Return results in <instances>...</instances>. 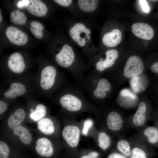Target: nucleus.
<instances>
[{"label": "nucleus", "mask_w": 158, "mask_h": 158, "mask_svg": "<svg viewBox=\"0 0 158 158\" xmlns=\"http://www.w3.org/2000/svg\"><path fill=\"white\" fill-rule=\"evenodd\" d=\"M131 151L129 158H152L154 153L148 144L138 133L129 140Z\"/></svg>", "instance_id": "obj_1"}, {"label": "nucleus", "mask_w": 158, "mask_h": 158, "mask_svg": "<svg viewBox=\"0 0 158 158\" xmlns=\"http://www.w3.org/2000/svg\"><path fill=\"white\" fill-rule=\"evenodd\" d=\"M147 110L146 104L144 102H141L135 114L128 121L129 126L138 131L146 126L148 121Z\"/></svg>", "instance_id": "obj_2"}, {"label": "nucleus", "mask_w": 158, "mask_h": 158, "mask_svg": "<svg viewBox=\"0 0 158 158\" xmlns=\"http://www.w3.org/2000/svg\"><path fill=\"white\" fill-rule=\"evenodd\" d=\"M144 66L141 59L137 56L130 57L128 59L123 70V75L127 78H130L141 74Z\"/></svg>", "instance_id": "obj_3"}, {"label": "nucleus", "mask_w": 158, "mask_h": 158, "mask_svg": "<svg viewBox=\"0 0 158 158\" xmlns=\"http://www.w3.org/2000/svg\"><path fill=\"white\" fill-rule=\"evenodd\" d=\"M90 29L80 23H76L69 30L70 35L72 39L80 47L85 45L86 39L90 38Z\"/></svg>", "instance_id": "obj_4"}, {"label": "nucleus", "mask_w": 158, "mask_h": 158, "mask_svg": "<svg viewBox=\"0 0 158 158\" xmlns=\"http://www.w3.org/2000/svg\"><path fill=\"white\" fill-rule=\"evenodd\" d=\"M107 125L108 129L115 132L122 133L127 126H129L128 121H125L118 113L112 111L107 115Z\"/></svg>", "instance_id": "obj_5"}, {"label": "nucleus", "mask_w": 158, "mask_h": 158, "mask_svg": "<svg viewBox=\"0 0 158 158\" xmlns=\"http://www.w3.org/2000/svg\"><path fill=\"white\" fill-rule=\"evenodd\" d=\"M56 61L60 66L66 68L73 63L75 59V54L72 47L66 44L62 47L60 51L55 56Z\"/></svg>", "instance_id": "obj_6"}, {"label": "nucleus", "mask_w": 158, "mask_h": 158, "mask_svg": "<svg viewBox=\"0 0 158 158\" xmlns=\"http://www.w3.org/2000/svg\"><path fill=\"white\" fill-rule=\"evenodd\" d=\"M131 29L135 36L144 40H150L154 36V31L152 28L146 23H135L132 25Z\"/></svg>", "instance_id": "obj_7"}, {"label": "nucleus", "mask_w": 158, "mask_h": 158, "mask_svg": "<svg viewBox=\"0 0 158 158\" xmlns=\"http://www.w3.org/2000/svg\"><path fill=\"white\" fill-rule=\"evenodd\" d=\"M56 73V71L53 66H49L42 70L40 82V86L44 90H47L54 85Z\"/></svg>", "instance_id": "obj_8"}, {"label": "nucleus", "mask_w": 158, "mask_h": 158, "mask_svg": "<svg viewBox=\"0 0 158 158\" xmlns=\"http://www.w3.org/2000/svg\"><path fill=\"white\" fill-rule=\"evenodd\" d=\"M6 34L8 40L12 43L18 46L24 45L27 42V35L18 28L13 26L8 27Z\"/></svg>", "instance_id": "obj_9"}, {"label": "nucleus", "mask_w": 158, "mask_h": 158, "mask_svg": "<svg viewBox=\"0 0 158 158\" xmlns=\"http://www.w3.org/2000/svg\"><path fill=\"white\" fill-rule=\"evenodd\" d=\"M80 130L77 126L68 125L63 128L62 135L68 145L71 147L78 145L80 137Z\"/></svg>", "instance_id": "obj_10"}, {"label": "nucleus", "mask_w": 158, "mask_h": 158, "mask_svg": "<svg viewBox=\"0 0 158 158\" xmlns=\"http://www.w3.org/2000/svg\"><path fill=\"white\" fill-rule=\"evenodd\" d=\"M61 105L67 110L76 111L80 110L82 106L80 100L75 96L67 94L63 96L60 99Z\"/></svg>", "instance_id": "obj_11"}, {"label": "nucleus", "mask_w": 158, "mask_h": 158, "mask_svg": "<svg viewBox=\"0 0 158 158\" xmlns=\"http://www.w3.org/2000/svg\"><path fill=\"white\" fill-rule=\"evenodd\" d=\"M138 132L140 136L150 146L158 143V131L156 127L146 126Z\"/></svg>", "instance_id": "obj_12"}, {"label": "nucleus", "mask_w": 158, "mask_h": 158, "mask_svg": "<svg viewBox=\"0 0 158 158\" xmlns=\"http://www.w3.org/2000/svg\"><path fill=\"white\" fill-rule=\"evenodd\" d=\"M106 58L97 62L96 65V69L103 71L105 69L112 66L118 57V52L115 49H109L106 52Z\"/></svg>", "instance_id": "obj_13"}, {"label": "nucleus", "mask_w": 158, "mask_h": 158, "mask_svg": "<svg viewBox=\"0 0 158 158\" xmlns=\"http://www.w3.org/2000/svg\"><path fill=\"white\" fill-rule=\"evenodd\" d=\"M8 65L10 70L16 73H22L25 68L23 57L18 52L13 53L11 55L8 59Z\"/></svg>", "instance_id": "obj_14"}, {"label": "nucleus", "mask_w": 158, "mask_h": 158, "mask_svg": "<svg viewBox=\"0 0 158 158\" xmlns=\"http://www.w3.org/2000/svg\"><path fill=\"white\" fill-rule=\"evenodd\" d=\"M25 6L30 13L37 17L44 16L47 12V6L41 0H29L28 3Z\"/></svg>", "instance_id": "obj_15"}, {"label": "nucleus", "mask_w": 158, "mask_h": 158, "mask_svg": "<svg viewBox=\"0 0 158 158\" xmlns=\"http://www.w3.org/2000/svg\"><path fill=\"white\" fill-rule=\"evenodd\" d=\"M35 150L40 156L46 157H51L53 154L54 150L50 140L45 138H39L36 142Z\"/></svg>", "instance_id": "obj_16"}, {"label": "nucleus", "mask_w": 158, "mask_h": 158, "mask_svg": "<svg viewBox=\"0 0 158 158\" xmlns=\"http://www.w3.org/2000/svg\"><path fill=\"white\" fill-rule=\"evenodd\" d=\"M122 38V33L118 29H115L110 32L105 33L103 36L102 42L106 46L109 47H114L120 42Z\"/></svg>", "instance_id": "obj_17"}, {"label": "nucleus", "mask_w": 158, "mask_h": 158, "mask_svg": "<svg viewBox=\"0 0 158 158\" xmlns=\"http://www.w3.org/2000/svg\"><path fill=\"white\" fill-rule=\"evenodd\" d=\"M111 89V85L109 81L106 79L102 78L99 81L93 95L97 98L103 99L106 96L105 92L110 91Z\"/></svg>", "instance_id": "obj_18"}, {"label": "nucleus", "mask_w": 158, "mask_h": 158, "mask_svg": "<svg viewBox=\"0 0 158 158\" xmlns=\"http://www.w3.org/2000/svg\"><path fill=\"white\" fill-rule=\"evenodd\" d=\"M26 91L24 85L20 83L12 84L4 93L6 97L12 99L23 95Z\"/></svg>", "instance_id": "obj_19"}, {"label": "nucleus", "mask_w": 158, "mask_h": 158, "mask_svg": "<svg viewBox=\"0 0 158 158\" xmlns=\"http://www.w3.org/2000/svg\"><path fill=\"white\" fill-rule=\"evenodd\" d=\"M25 115V111L23 109H17L8 118V123L9 128L13 129L20 125L24 120Z\"/></svg>", "instance_id": "obj_20"}, {"label": "nucleus", "mask_w": 158, "mask_h": 158, "mask_svg": "<svg viewBox=\"0 0 158 158\" xmlns=\"http://www.w3.org/2000/svg\"><path fill=\"white\" fill-rule=\"evenodd\" d=\"M13 134L19 137L20 140L25 144H30L32 140L31 133L26 127L19 125L13 129Z\"/></svg>", "instance_id": "obj_21"}, {"label": "nucleus", "mask_w": 158, "mask_h": 158, "mask_svg": "<svg viewBox=\"0 0 158 158\" xmlns=\"http://www.w3.org/2000/svg\"><path fill=\"white\" fill-rule=\"evenodd\" d=\"M38 129L43 133L50 135L54 131L52 121L49 118H44L39 120L37 123Z\"/></svg>", "instance_id": "obj_22"}, {"label": "nucleus", "mask_w": 158, "mask_h": 158, "mask_svg": "<svg viewBox=\"0 0 158 158\" xmlns=\"http://www.w3.org/2000/svg\"><path fill=\"white\" fill-rule=\"evenodd\" d=\"M118 152L129 158L131 151V145L129 140L121 137L117 141L116 145Z\"/></svg>", "instance_id": "obj_23"}, {"label": "nucleus", "mask_w": 158, "mask_h": 158, "mask_svg": "<svg viewBox=\"0 0 158 158\" xmlns=\"http://www.w3.org/2000/svg\"><path fill=\"white\" fill-rule=\"evenodd\" d=\"M78 2L81 10L85 12H91L96 8L98 1L96 0H79Z\"/></svg>", "instance_id": "obj_24"}, {"label": "nucleus", "mask_w": 158, "mask_h": 158, "mask_svg": "<svg viewBox=\"0 0 158 158\" xmlns=\"http://www.w3.org/2000/svg\"><path fill=\"white\" fill-rule=\"evenodd\" d=\"M10 21L16 25H24L27 20L24 13L19 10L12 11L10 16Z\"/></svg>", "instance_id": "obj_25"}, {"label": "nucleus", "mask_w": 158, "mask_h": 158, "mask_svg": "<svg viewBox=\"0 0 158 158\" xmlns=\"http://www.w3.org/2000/svg\"><path fill=\"white\" fill-rule=\"evenodd\" d=\"M98 146L102 150H105L109 147L111 143L110 136L106 132H100L98 135Z\"/></svg>", "instance_id": "obj_26"}, {"label": "nucleus", "mask_w": 158, "mask_h": 158, "mask_svg": "<svg viewBox=\"0 0 158 158\" xmlns=\"http://www.w3.org/2000/svg\"><path fill=\"white\" fill-rule=\"evenodd\" d=\"M46 114L45 106L42 104H40L37 105L35 110L31 112L30 117L32 120L37 121L42 118Z\"/></svg>", "instance_id": "obj_27"}, {"label": "nucleus", "mask_w": 158, "mask_h": 158, "mask_svg": "<svg viewBox=\"0 0 158 158\" xmlns=\"http://www.w3.org/2000/svg\"><path fill=\"white\" fill-rule=\"evenodd\" d=\"M9 153L8 145L5 142H0V158H8Z\"/></svg>", "instance_id": "obj_28"}, {"label": "nucleus", "mask_w": 158, "mask_h": 158, "mask_svg": "<svg viewBox=\"0 0 158 158\" xmlns=\"http://www.w3.org/2000/svg\"><path fill=\"white\" fill-rule=\"evenodd\" d=\"M93 124V121L90 119H87L84 121L82 130V133L83 135H87L89 129L92 126Z\"/></svg>", "instance_id": "obj_29"}, {"label": "nucleus", "mask_w": 158, "mask_h": 158, "mask_svg": "<svg viewBox=\"0 0 158 158\" xmlns=\"http://www.w3.org/2000/svg\"><path fill=\"white\" fill-rule=\"evenodd\" d=\"M107 158H128L118 151H114L109 154Z\"/></svg>", "instance_id": "obj_30"}, {"label": "nucleus", "mask_w": 158, "mask_h": 158, "mask_svg": "<svg viewBox=\"0 0 158 158\" xmlns=\"http://www.w3.org/2000/svg\"><path fill=\"white\" fill-rule=\"evenodd\" d=\"M30 30L31 33L37 39H41L43 36L42 31L36 30L33 28L30 27Z\"/></svg>", "instance_id": "obj_31"}, {"label": "nucleus", "mask_w": 158, "mask_h": 158, "mask_svg": "<svg viewBox=\"0 0 158 158\" xmlns=\"http://www.w3.org/2000/svg\"><path fill=\"white\" fill-rule=\"evenodd\" d=\"M99 154L95 151L90 152L87 154L82 156L80 158H98Z\"/></svg>", "instance_id": "obj_32"}, {"label": "nucleus", "mask_w": 158, "mask_h": 158, "mask_svg": "<svg viewBox=\"0 0 158 158\" xmlns=\"http://www.w3.org/2000/svg\"><path fill=\"white\" fill-rule=\"evenodd\" d=\"M30 25L31 27L37 30L42 31L44 29V27L42 24L36 20H33L32 21Z\"/></svg>", "instance_id": "obj_33"}, {"label": "nucleus", "mask_w": 158, "mask_h": 158, "mask_svg": "<svg viewBox=\"0 0 158 158\" xmlns=\"http://www.w3.org/2000/svg\"><path fill=\"white\" fill-rule=\"evenodd\" d=\"M139 1L142 11L145 13H148L149 11L150 8L147 1L144 0H140Z\"/></svg>", "instance_id": "obj_34"}, {"label": "nucleus", "mask_w": 158, "mask_h": 158, "mask_svg": "<svg viewBox=\"0 0 158 158\" xmlns=\"http://www.w3.org/2000/svg\"><path fill=\"white\" fill-rule=\"evenodd\" d=\"M54 1L60 5L63 6H68L72 2L71 0H54Z\"/></svg>", "instance_id": "obj_35"}, {"label": "nucleus", "mask_w": 158, "mask_h": 158, "mask_svg": "<svg viewBox=\"0 0 158 158\" xmlns=\"http://www.w3.org/2000/svg\"><path fill=\"white\" fill-rule=\"evenodd\" d=\"M7 104L3 101H0V114H1L4 112L7 109L8 107Z\"/></svg>", "instance_id": "obj_36"}, {"label": "nucleus", "mask_w": 158, "mask_h": 158, "mask_svg": "<svg viewBox=\"0 0 158 158\" xmlns=\"http://www.w3.org/2000/svg\"><path fill=\"white\" fill-rule=\"evenodd\" d=\"M151 69L152 72L158 73V61L152 65L151 67Z\"/></svg>", "instance_id": "obj_37"}, {"label": "nucleus", "mask_w": 158, "mask_h": 158, "mask_svg": "<svg viewBox=\"0 0 158 158\" xmlns=\"http://www.w3.org/2000/svg\"><path fill=\"white\" fill-rule=\"evenodd\" d=\"M29 3V0H23L19 1L18 3V6L19 7H21L24 6H25Z\"/></svg>", "instance_id": "obj_38"}, {"label": "nucleus", "mask_w": 158, "mask_h": 158, "mask_svg": "<svg viewBox=\"0 0 158 158\" xmlns=\"http://www.w3.org/2000/svg\"><path fill=\"white\" fill-rule=\"evenodd\" d=\"M2 15L0 14V23H1V21L2 20Z\"/></svg>", "instance_id": "obj_39"}, {"label": "nucleus", "mask_w": 158, "mask_h": 158, "mask_svg": "<svg viewBox=\"0 0 158 158\" xmlns=\"http://www.w3.org/2000/svg\"><path fill=\"white\" fill-rule=\"evenodd\" d=\"M34 110L32 108H31L30 109V111L31 112H32V111H33Z\"/></svg>", "instance_id": "obj_40"}, {"label": "nucleus", "mask_w": 158, "mask_h": 158, "mask_svg": "<svg viewBox=\"0 0 158 158\" xmlns=\"http://www.w3.org/2000/svg\"><path fill=\"white\" fill-rule=\"evenodd\" d=\"M150 1H158V0H150Z\"/></svg>", "instance_id": "obj_41"}, {"label": "nucleus", "mask_w": 158, "mask_h": 158, "mask_svg": "<svg viewBox=\"0 0 158 158\" xmlns=\"http://www.w3.org/2000/svg\"><path fill=\"white\" fill-rule=\"evenodd\" d=\"M156 127H157V130H158V126H157V127L156 126Z\"/></svg>", "instance_id": "obj_42"}]
</instances>
